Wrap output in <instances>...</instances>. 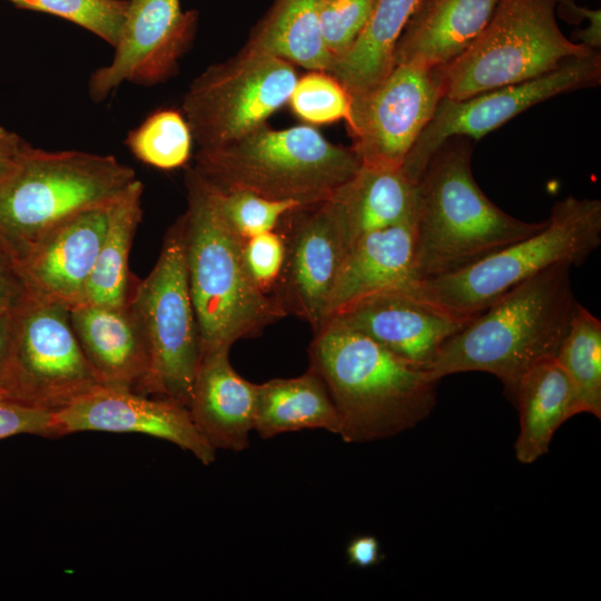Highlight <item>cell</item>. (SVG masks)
<instances>
[{
  "mask_svg": "<svg viewBox=\"0 0 601 601\" xmlns=\"http://www.w3.org/2000/svg\"><path fill=\"white\" fill-rule=\"evenodd\" d=\"M601 244V201L568 196L545 226L455 273L398 286L413 297L470 322L504 294L545 268L581 265Z\"/></svg>",
  "mask_w": 601,
  "mask_h": 601,
  "instance_id": "cell-6",
  "label": "cell"
},
{
  "mask_svg": "<svg viewBox=\"0 0 601 601\" xmlns=\"http://www.w3.org/2000/svg\"><path fill=\"white\" fill-rule=\"evenodd\" d=\"M12 327L13 312L0 313V377L9 352Z\"/></svg>",
  "mask_w": 601,
  "mask_h": 601,
  "instance_id": "cell-40",
  "label": "cell"
},
{
  "mask_svg": "<svg viewBox=\"0 0 601 601\" xmlns=\"http://www.w3.org/2000/svg\"><path fill=\"white\" fill-rule=\"evenodd\" d=\"M600 82L601 55L597 51L530 80L494 88L465 99L442 98L401 167L416 184L433 154L447 139H481L540 102L597 87Z\"/></svg>",
  "mask_w": 601,
  "mask_h": 601,
  "instance_id": "cell-12",
  "label": "cell"
},
{
  "mask_svg": "<svg viewBox=\"0 0 601 601\" xmlns=\"http://www.w3.org/2000/svg\"><path fill=\"white\" fill-rule=\"evenodd\" d=\"M324 0H273L244 48L282 58L309 70L328 71L332 57L321 31Z\"/></svg>",
  "mask_w": 601,
  "mask_h": 601,
  "instance_id": "cell-27",
  "label": "cell"
},
{
  "mask_svg": "<svg viewBox=\"0 0 601 601\" xmlns=\"http://www.w3.org/2000/svg\"><path fill=\"white\" fill-rule=\"evenodd\" d=\"M308 370L324 383L346 443L393 437L427 418L439 380L368 336L327 321L314 333Z\"/></svg>",
  "mask_w": 601,
  "mask_h": 601,
  "instance_id": "cell-1",
  "label": "cell"
},
{
  "mask_svg": "<svg viewBox=\"0 0 601 601\" xmlns=\"http://www.w3.org/2000/svg\"><path fill=\"white\" fill-rule=\"evenodd\" d=\"M201 185L223 221L244 240L275 230L288 211L300 206L293 200H273L243 190L217 191Z\"/></svg>",
  "mask_w": 601,
  "mask_h": 601,
  "instance_id": "cell-31",
  "label": "cell"
},
{
  "mask_svg": "<svg viewBox=\"0 0 601 601\" xmlns=\"http://www.w3.org/2000/svg\"><path fill=\"white\" fill-rule=\"evenodd\" d=\"M197 21V11H184L180 0H128L114 58L90 76L91 99H106L124 82L152 86L174 76Z\"/></svg>",
  "mask_w": 601,
  "mask_h": 601,
  "instance_id": "cell-15",
  "label": "cell"
},
{
  "mask_svg": "<svg viewBox=\"0 0 601 601\" xmlns=\"http://www.w3.org/2000/svg\"><path fill=\"white\" fill-rule=\"evenodd\" d=\"M128 305L148 351V373L141 394L188 407L201 348L180 217L167 230L151 272L134 285Z\"/></svg>",
  "mask_w": 601,
  "mask_h": 601,
  "instance_id": "cell-9",
  "label": "cell"
},
{
  "mask_svg": "<svg viewBox=\"0 0 601 601\" xmlns=\"http://www.w3.org/2000/svg\"><path fill=\"white\" fill-rule=\"evenodd\" d=\"M243 254L252 279L263 292L270 294L284 264L285 245L282 234L275 229L246 239Z\"/></svg>",
  "mask_w": 601,
  "mask_h": 601,
  "instance_id": "cell-35",
  "label": "cell"
},
{
  "mask_svg": "<svg viewBox=\"0 0 601 601\" xmlns=\"http://www.w3.org/2000/svg\"><path fill=\"white\" fill-rule=\"evenodd\" d=\"M555 359L573 384L579 412L601 418V321L578 302Z\"/></svg>",
  "mask_w": 601,
  "mask_h": 601,
  "instance_id": "cell-29",
  "label": "cell"
},
{
  "mask_svg": "<svg viewBox=\"0 0 601 601\" xmlns=\"http://www.w3.org/2000/svg\"><path fill=\"white\" fill-rule=\"evenodd\" d=\"M500 0H422L403 30L394 65L442 67L483 31Z\"/></svg>",
  "mask_w": 601,
  "mask_h": 601,
  "instance_id": "cell-22",
  "label": "cell"
},
{
  "mask_svg": "<svg viewBox=\"0 0 601 601\" xmlns=\"http://www.w3.org/2000/svg\"><path fill=\"white\" fill-rule=\"evenodd\" d=\"M443 98L437 68L396 63L368 91L351 97V146L361 165H403Z\"/></svg>",
  "mask_w": 601,
  "mask_h": 601,
  "instance_id": "cell-13",
  "label": "cell"
},
{
  "mask_svg": "<svg viewBox=\"0 0 601 601\" xmlns=\"http://www.w3.org/2000/svg\"><path fill=\"white\" fill-rule=\"evenodd\" d=\"M69 313L81 349L101 385L141 394L148 373V351L129 305L82 303Z\"/></svg>",
  "mask_w": 601,
  "mask_h": 601,
  "instance_id": "cell-20",
  "label": "cell"
},
{
  "mask_svg": "<svg viewBox=\"0 0 601 601\" xmlns=\"http://www.w3.org/2000/svg\"><path fill=\"white\" fill-rule=\"evenodd\" d=\"M415 279L413 221L367 233L351 245L331 290L325 322L364 297Z\"/></svg>",
  "mask_w": 601,
  "mask_h": 601,
  "instance_id": "cell-21",
  "label": "cell"
},
{
  "mask_svg": "<svg viewBox=\"0 0 601 601\" xmlns=\"http://www.w3.org/2000/svg\"><path fill=\"white\" fill-rule=\"evenodd\" d=\"M513 401L520 414L515 457L524 464L546 454L556 430L580 414L573 384L555 356L538 362L522 376Z\"/></svg>",
  "mask_w": 601,
  "mask_h": 601,
  "instance_id": "cell-23",
  "label": "cell"
},
{
  "mask_svg": "<svg viewBox=\"0 0 601 601\" xmlns=\"http://www.w3.org/2000/svg\"><path fill=\"white\" fill-rule=\"evenodd\" d=\"M559 0H500L479 37L439 67L443 98L530 80L597 51L570 40L556 21Z\"/></svg>",
  "mask_w": 601,
  "mask_h": 601,
  "instance_id": "cell-8",
  "label": "cell"
},
{
  "mask_svg": "<svg viewBox=\"0 0 601 601\" xmlns=\"http://www.w3.org/2000/svg\"><path fill=\"white\" fill-rule=\"evenodd\" d=\"M0 128H1V126H0Z\"/></svg>",
  "mask_w": 601,
  "mask_h": 601,
  "instance_id": "cell-41",
  "label": "cell"
},
{
  "mask_svg": "<svg viewBox=\"0 0 601 601\" xmlns=\"http://www.w3.org/2000/svg\"><path fill=\"white\" fill-rule=\"evenodd\" d=\"M115 198L62 221L18 262L29 295L69 308L83 303Z\"/></svg>",
  "mask_w": 601,
  "mask_h": 601,
  "instance_id": "cell-17",
  "label": "cell"
},
{
  "mask_svg": "<svg viewBox=\"0 0 601 601\" xmlns=\"http://www.w3.org/2000/svg\"><path fill=\"white\" fill-rule=\"evenodd\" d=\"M69 309L28 294L13 311L0 377L6 395L55 412L102 386L77 339Z\"/></svg>",
  "mask_w": 601,
  "mask_h": 601,
  "instance_id": "cell-10",
  "label": "cell"
},
{
  "mask_svg": "<svg viewBox=\"0 0 601 601\" xmlns=\"http://www.w3.org/2000/svg\"><path fill=\"white\" fill-rule=\"evenodd\" d=\"M296 80L293 63L244 47L207 67L181 106L198 149L228 144L267 124L288 102Z\"/></svg>",
  "mask_w": 601,
  "mask_h": 601,
  "instance_id": "cell-11",
  "label": "cell"
},
{
  "mask_svg": "<svg viewBox=\"0 0 601 601\" xmlns=\"http://www.w3.org/2000/svg\"><path fill=\"white\" fill-rule=\"evenodd\" d=\"M27 142L16 132L0 128V184L14 167Z\"/></svg>",
  "mask_w": 601,
  "mask_h": 601,
  "instance_id": "cell-39",
  "label": "cell"
},
{
  "mask_svg": "<svg viewBox=\"0 0 601 601\" xmlns=\"http://www.w3.org/2000/svg\"><path fill=\"white\" fill-rule=\"evenodd\" d=\"M569 263L521 283L446 339L425 370L436 380L464 372L496 376L511 401L522 376L554 357L575 304Z\"/></svg>",
  "mask_w": 601,
  "mask_h": 601,
  "instance_id": "cell-2",
  "label": "cell"
},
{
  "mask_svg": "<svg viewBox=\"0 0 601 601\" xmlns=\"http://www.w3.org/2000/svg\"><path fill=\"white\" fill-rule=\"evenodd\" d=\"M415 186L402 167L361 165L332 197L346 218L352 243L367 233L413 221Z\"/></svg>",
  "mask_w": 601,
  "mask_h": 601,
  "instance_id": "cell-25",
  "label": "cell"
},
{
  "mask_svg": "<svg viewBox=\"0 0 601 601\" xmlns=\"http://www.w3.org/2000/svg\"><path fill=\"white\" fill-rule=\"evenodd\" d=\"M144 186L137 179L112 201L106 235L85 292L83 303L122 307L129 302L132 284L129 253L141 220Z\"/></svg>",
  "mask_w": 601,
  "mask_h": 601,
  "instance_id": "cell-28",
  "label": "cell"
},
{
  "mask_svg": "<svg viewBox=\"0 0 601 601\" xmlns=\"http://www.w3.org/2000/svg\"><path fill=\"white\" fill-rule=\"evenodd\" d=\"M292 111L313 125L346 121L351 110V96L331 73L309 70L297 77L288 102Z\"/></svg>",
  "mask_w": 601,
  "mask_h": 601,
  "instance_id": "cell-32",
  "label": "cell"
},
{
  "mask_svg": "<svg viewBox=\"0 0 601 601\" xmlns=\"http://www.w3.org/2000/svg\"><path fill=\"white\" fill-rule=\"evenodd\" d=\"M230 348L205 353L194 380L189 412L217 450L240 452L254 431L257 384L240 376L229 361Z\"/></svg>",
  "mask_w": 601,
  "mask_h": 601,
  "instance_id": "cell-19",
  "label": "cell"
},
{
  "mask_svg": "<svg viewBox=\"0 0 601 601\" xmlns=\"http://www.w3.org/2000/svg\"><path fill=\"white\" fill-rule=\"evenodd\" d=\"M27 296L18 262L0 242V313L13 312Z\"/></svg>",
  "mask_w": 601,
  "mask_h": 601,
  "instance_id": "cell-37",
  "label": "cell"
},
{
  "mask_svg": "<svg viewBox=\"0 0 601 601\" xmlns=\"http://www.w3.org/2000/svg\"><path fill=\"white\" fill-rule=\"evenodd\" d=\"M421 1L374 0L362 32L327 71L351 97L368 91L392 70L396 43Z\"/></svg>",
  "mask_w": 601,
  "mask_h": 601,
  "instance_id": "cell-24",
  "label": "cell"
},
{
  "mask_svg": "<svg viewBox=\"0 0 601 601\" xmlns=\"http://www.w3.org/2000/svg\"><path fill=\"white\" fill-rule=\"evenodd\" d=\"M137 179L111 155L27 144L0 184V242L19 262L56 226L111 200Z\"/></svg>",
  "mask_w": 601,
  "mask_h": 601,
  "instance_id": "cell-7",
  "label": "cell"
},
{
  "mask_svg": "<svg viewBox=\"0 0 601 601\" xmlns=\"http://www.w3.org/2000/svg\"><path fill=\"white\" fill-rule=\"evenodd\" d=\"M193 134L183 112L161 109L149 115L128 132L130 152L151 167L171 170L187 165L191 156Z\"/></svg>",
  "mask_w": 601,
  "mask_h": 601,
  "instance_id": "cell-30",
  "label": "cell"
},
{
  "mask_svg": "<svg viewBox=\"0 0 601 601\" xmlns=\"http://www.w3.org/2000/svg\"><path fill=\"white\" fill-rule=\"evenodd\" d=\"M190 167L210 189L306 206L331 199L361 161L352 147L328 141L312 126L265 124L228 144L198 149Z\"/></svg>",
  "mask_w": 601,
  "mask_h": 601,
  "instance_id": "cell-5",
  "label": "cell"
},
{
  "mask_svg": "<svg viewBox=\"0 0 601 601\" xmlns=\"http://www.w3.org/2000/svg\"><path fill=\"white\" fill-rule=\"evenodd\" d=\"M339 433L336 407L322 380L311 370L297 377L257 384L254 431L262 439L302 430Z\"/></svg>",
  "mask_w": 601,
  "mask_h": 601,
  "instance_id": "cell-26",
  "label": "cell"
},
{
  "mask_svg": "<svg viewBox=\"0 0 601 601\" xmlns=\"http://www.w3.org/2000/svg\"><path fill=\"white\" fill-rule=\"evenodd\" d=\"M329 319L368 336L423 368L443 343L469 323L413 297L400 287L364 297Z\"/></svg>",
  "mask_w": 601,
  "mask_h": 601,
  "instance_id": "cell-18",
  "label": "cell"
},
{
  "mask_svg": "<svg viewBox=\"0 0 601 601\" xmlns=\"http://www.w3.org/2000/svg\"><path fill=\"white\" fill-rule=\"evenodd\" d=\"M55 437L78 432L141 433L174 443L203 464L216 449L196 426L189 408L176 401L100 386L53 412Z\"/></svg>",
  "mask_w": 601,
  "mask_h": 601,
  "instance_id": "cell-16",
  "label": "cell"
},
{
  "mask_svg": "<svg viewBox=\"0 0 601 601\" xmlns=\"http://www.w3.org/2000/svg\"><path fill=\"white\" fill-rule=\"evenodd\" d=\"M185 185L187 208L180 219L203 355L256 337L286 314L274 296L252 279L244 260L245 240L216 213L190 166Z\"/></svg>",
  "mask_w": 601,
  "mask_h": 601,
  "instance_id": "cell-4",
  "label": "cell"
},
{
  "mask_svg": "<svg viewBox=\"0 0 601 601\" xmlns=\"http://www.w3.org/2000/svg\"><path fill=\"white\" fill-rule=\"evenodd\" d=\"M374 0H324L321 31L332 59L344 55L365 27ZM332 60V62H333Z\"/></svg>",
  "mask_w": 601,
  "mask_h": 601,
  "instance_id": "cell-34",
  "label": "cell"
},
{
  "mask_svg": "<svg viewBox=\"0 0 601 601\" xmlns=\"http://www.w3.org/2000/svg\"><path fill=\"white\" fill-rule=\"evenodd\" d=\"M18 434L55 437L53 412L17 401L0 390V440Z\"/></svg>",
  "mask_w": 601,
  "mask_h": 601,
  "instance_id": "cell-36",
  "label": "cell"
},
{
  "mask_svg": "<svg viewBox=\"0 0 601 601\" xmlns=\"http://www.w3.org/2000/svg\"><path fill=\"white\" fill-rule=\"evenodd\" d=\"M283 236V268L270 295L286 316L318 331L352 238L346 218L332 198L288 211L276 228Z\"/></svg>",
  "mask_w": 601,
  "mask_h": 601,
  "instance_id": "cell-14",
  "label": "cell"
},
{
  "mask_svg": "<svg viewBox=\"0 0 601 601\" xmlns=\"http://www.w3.org/2000/svg\"><path fill=\"white\" fill-rule=\"evenodd\" d=\"M14 6L63 18L115 47L128 0H9Z\"/></svg>",
  "mask_w": 601,
  "mask_h": 601,
  "instance_id": "cell-33",
  "label": "cell"
},
{
  "mask_svg": "<svg viewBox=\"0 0 601 601\" xmlns=\"http://www.w3.org/2000/svg\"><path fill=\"white\" fill-rule=\"evenodd\" d=\"M346 552L349 563L359 568L373 566L382 560L380 542L373 535L355 538Z\"/></svg>",
  "mask_w": 601,
  "mask_h": 601,
  "instance_id": "cell-38",
  "label": "cell"
},
{
  "mask_svg": "<svg viewBox=\"0 0 601 601\" xmlns=\"http://www.w3.org/2000/svg\"><path fill=\"white\" fill-rule=\"evenodd\" d=\"M472 151L467 138L447 139L416 181L413 217L416 279L455 273L532 236L546 224V219H518L497 207L474 179Z\"/></svg>",
  "mask_w": 601,
  "mask_h": 601,
  "instance_id": "cell-3",
  "label": "cell"
}]
</instances>
